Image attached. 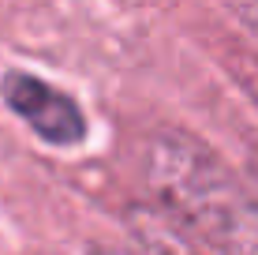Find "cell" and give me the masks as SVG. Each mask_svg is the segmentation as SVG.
I'll use <instances>...</instances> for the list:
<instances>
[{
    "instance_id": "6da1fadb",
    "label": "cell",
    "mask_w": 258,
    "mask_h": 255,
    "mask_svg": "<svg viewBox=\"0 0 258 255\" xmlns=\"http://www.w3.org/2000/svg\"><path fill=\"white\" fill-rule=\"evenodd\" d=\"M142 177L154 203L213 255H258V191L199 135L154 128L142 139Z\"/></svg>"
},
{
    "instance_id": "7a4b0ae2",
    "label": "cell",
    "mask_w": 258,
    "mask_h": 255,
    "mask_svg": "<svg viewBox=\"0 0 258 255\" xmlns=\"http://www.w3.org/2000/svg\"><path fill=\"white\" fill-rule=\"evenodd\" d=\"M4 105L23 120L41 143L49 146H75L86 135V117L75 105V98H68L64 90L49 86L45 79L26 75V72H8L4 75Z\"/></svg>"
},
{
    "instance_id": "3957f363",
    "label": "cell",
    "mask_w": 258,
    "mask_h": 255,
    "mask_svg": "<svg viewBox=\"0 0 258 255\" xmlns=\"http://www.w3.org/2000/svg\"><path fill=\"white\" fill-rule=\"evenodd\" d=\"M123 225L139 255H213L199 236L187 233L157 203H131L123 210Z\"/></svg>"
},
{
    "instance_id": "277c9868",
    "label": "cell",
    "mask_w": 258,
    "mask_h": 255,
    "mask_svg": "<svg viewBox=\"0 0 258 255\" xmlns=\"http://www.w3.org/2000/svg\"><path fill=\"white\" fill-rule=\"evenodd\" d=\"M225 64H228V72L236 75V83L251 94V101L258 105V49L254 45L251 49H228Z\"/></svg>"
},
{
    "instance_id": "5b68a950",
    "label": "cell",
    "mask_w": 258,
    "mask_h": 255,
    "mask_svg": "<svg viewBox=\"0 0 258 255\" xmlns=\"http://www.w3.org/2000/svg\"><path fill=\"white\" fill-rule=\"evenodd\" d=\"M221 4L239 23V30L251 38V45L258 49V0H221Z\"/></svg>"
},
{
    "instance_id": "8992f818",
    "label": "cell",
    "mask_w": 258,
    "mask_h": 255,
    "mask_svg": "<svg viewBox=\"0 0 258 255\" xmlns=\"http://www.w3.org/2000/svg\"><path fill=\"white\" fill-rule=\"evenodd\" d=\"M247 180H251L254 191H258V143H251V150H247Z\"/></svg>"
}]
</instances>
